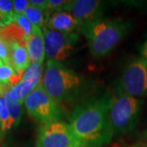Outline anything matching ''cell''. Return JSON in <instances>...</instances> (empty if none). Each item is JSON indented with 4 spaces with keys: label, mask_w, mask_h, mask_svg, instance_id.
<instances>
[{
    "label": "cell",
    "mask_w": 147,
    "mask_h": 147,
    "mask_svg": "<svg viewBox=\"0 0 147 147\" xmlns=\"http://www.w3.org/2000/svg\"><path fill=\"white\" fill-rule=\"evenodd\" d=\"M116 89L136 98L147 96V62L141 57L125 65Z\"/></svg>",
    "instance_id": "8992f818"
},
{
    "label": "cell",
    "mask_w": 147,
    "mask_h": 147,
    "mask_svg": "<svg viewBox=\"0 0 147 147\" xmlns=\"http://www.w3.org/2000/svg\"><path fill=\"white\" fill-rule=\"evenodd\" d=\"M2 147H36L34 146H31V145H24V146H2Z\"/></svg>",
    "instance_id": "d4e9b609"
},
{
    "label": "cell",
    "mask_w": 147,
    "mask_h": 147,
    "mask_svg": "<svg viewBox=\"0 0 147 147\" xmlns=\"http://www.w3.org/2000/svg\"><path fill=\"white\" fill-rule=\"evenodd\" d=\"M9 42L11 49V66L20 76L23 77L25 72L31 65L26 49L17 42Z\"/></svg>",
    "instance_id": "4fadbf2b"
},
{
    "label": "cell",
    "mask_w": 147,
    "mask_h": 147,
    "mask_svg": "<svg viewBox=\"0 0 147 147\" xmlns=\"http://www.w3.org/2000/svg\"><path fill=\"white\" fill-rule=\"evenodd\" d=\"M32 26L24 15L14 14L8 26L0 27V38L7 42H17L25 47L32 31Z\"/></svg>",
    "instance_id": "9c48e42d"
},
{
    "label": "cell",
    "mask_w": 147,
    "mask_h": 147,
    "mask_svg": "<svg viewBox=\"0 0 147 147\" xmlns=\"http://www.w3.org/2000/svg\"><path fill=\"white\" fill-rule=\"evenodd\" d=\"M36 147H87L74 134L69 123L53 121L38 128Z\"/></svg>",
    "instance_id": "52a82bcc"
},
{
    "label": "cell",
    "mask_w": 147,
    "mask_h": 147,
    "mask_svg": "<svg viewBox=\"0 0 147 147\" xmlns=\"http://www.w3.org/2000/svg\"><path fill=\"white\" fill-rule=\"evenodd\" d=\"M45 27L61 33H75L79 30L78 22L69 11H56L52 13L46 22Z\"/></svg>",
    "instance_id": "7c38bea8"
},
{
    "label": "cell",
    "mask_w": 147,
    "mask_h": 147,
    "mask_svg": "<svg viewBox=\"0 0 147 147\" xmlns=\"http://www.w3.org/2000/svg\"><path fill=\"white\" fill-rule=\"evenodd\" d=\"M129 22L119 18H100L80 28L91 54L96 58L103 57L119 43L129 30Z\"/></svg>",
    "instance_id": "7a4b0ae2"
},
{
    "label": "cell",
    "mask_w": 147,
    "mask_h": 147,
    "mask_svg": "<svg viewBox=\"0 0 147 147\" xmlns=\"http://www.w3.org/2000/svg\"><path fill=\"white\" fill-rule=\"evenodd\" d=\"M0 124H1L2 131L4 134L7 131L12 129L8 110L3 96H0Z\"/></svg>",
    "instance_id": "ac0fdd59"
},
{
    "label": "cell",
    "mask_w": 147,
    "mask_h": 147,
    "mask_svg": "<svg viewBox=\"0 0 147 147\" xmlns=\"http://www.w3.org/2000/svg\"><path fill=\"white\" fill-rule=\"evenodd\" d=\"M41 84L47 94L60 103L76 97L83 88L84 81L74 70L61 62L47 61Z\"/></svg>",
    "instance_id": "3957f363"
},
{
    "label": "cell",
    "mask_w": 147,
    "mask_h": 147,
    "mask_svg": "<svg viewBox=\"0 0 147 147\" xmlns=\"http://www.w3.org/2000/svg\"><path fill=\"white\" fill-rule=\"evenodd\" d=\"M142 100L116 89L112 95L109 112L111 129L115 133L129 132L137 126L142 110Z\"/></svg>",
    "instance_id": "277c9868"
},
{
    "label": "cell",
    "mask_w": 147,
    "mask_h": 147,
    "mask_svg": "<svg viewBox=\"0 0 147 147\" xmlns=\"http://www.w3.org/2000/svg\"><path fill=\"white\" fill-rule=\"evenodd\" d=\"M112 95L92 97L74 107L69 125L87 147H102L115 135L109 118Z\"/></svg>",
    "instance_id": "6da1fadb"
},
{
    "label": "cell",
    "mask_w": 147,
    "mask_h": 147,
    "mask_svg": "<svg viewBox=\"0 0 147 147\" xmlns=\"http://www.w3.org/2000/svg\"><path fill=\"white\" fill-rule=\"evenodd\" d=\"M3 137H4V133L2 131L1 124H0V147H2V142H3Z\"/></svg>",
    "instance_id": "cb8c5ba5"
},
{
    "label": "cell",
    "mask_w": 147,
    "mask_h": 147,
    "mask_svg": "<svg viewBox=\"0 0 147 147\" xmlns=\"http://www.w3.org/2000/svg\"><path fill=\"white\" fill-rule=\"evenodd\" d=\"M3 96L5 100L6 105H7V110H8L12 128H15L21 123L22 113H23L21 105L11 97L8 92H6Z\"/></svg>",
    "instance_id": "2e32d148"
},
{
    "label": "cell",
    "mask_w": 147,
    "mask_h": 147,
    "mask_svg": "<svg viewBox=\"0 0 147 147\" xmlns=\"http://www.w3.org/2000/svg\"><path fill=\"white\" fill-rule=\"evenodd\" d=\"M140 55L141 57L147 62V38L142 42L140 47Z\"/></svg>",
    "instance_id": "603a6c76"
},
{
    "label": "cell",
    "mask_w": 147,
    "mask_h": 147,
    "mask_svg": "<svg viewBox=\"0 0 147 147\" xmlns=\"http://www.w3.org/2000/svg\"><path fill=\"white\" fill-rule=\"evenodd\" d=\"M73 1L67 0H47V11L50 13L53 11H68Z\"/></svg>",
    "instance_id": "d6986e66"
},
{
    "label": "cell",
    "mask_w": 147,
    "mask_h": 147,
    "mask_svg": "<svg viewBox=\"0 0 147 147\" xmlns=\"http://www.w3.org/2000/svg\"><path fill=\"white\" fill-rule=\"evenodd\" d=\"M14 11L12 1L0 0V27H5L13 21Z\"/></svg>",
    "instance_id": "e0dca14e"
},
{
    "label": "cell",
    "mask_w": 147,
    "mask_h": 147,
    "mask_svg": "<svg viewBox=\"0 0 147 147\" xmlns=\"http://www.w3.org/2000/svg\"><path fill=\"white\" fill-rule=\"evenodd\" d=\"M44 36L45 54L47 61L61 62L71 55L75 44L79 40V35L75 33H61L47 27L42 28Z\"/></svg>",
    "instance_id": "ba28073f"
},
{
    "label": "cell",
    "mask_w": 147,
    "mask_h": 147,
    "mask_svg": "<svg viewBox=\"0 0 147 147\" xmlns=\"http://www.w3.org/2000/svg\"><path fill=\"white\" fill-rule=\"evenodd\" d=\"M29 4L42 11H47V0H30Z\"/></svg>",
    "instance_id": "7402d4cb"
},
{
    "label": "cell",
    "mask_w": 147,
    "mask_h": 147,
    "mask_svg": "<svg viewBox=\"0 0 147 147\" xmlns=\"http://www.w3.org/2000/svg\"><path fill=\"white\" fill-rule=\"evenodd\" d=\"M3 65V61H2V60L0 59V65Z\"/></svg>",
    "instance_id": "484cf974"
},
{
    "label": "cell",
    "mask_w": 147,
    "mask_h": 147,
    "mask_svg": "<svg viewBox=\"0 0 147 147\" xmlns=\"http://www.w3.org/2000/svg\"><path fill=\"white\" fill-rule=\"evenodd\" d=\"M26 49L31 63L42 65L46 57L44 36L41 28L33 26L32 31L26 42Z\"/></svg>",
    "instance_id": "8fae6325"
},
{
    "label": "cell",
    "mask_w": 147,
    "mask_h": 147,
    "mask_svg": "<svg viewBox=\"0 0 147 147\" xmlns=\"http://www.w3.org/2000/svg\"><path fill=\"white\" fill-rule=\"evenodd\" d=\"M103 10V3L96 0H75L69 12L78 22L80 28L90 22L100 19Z\"/></svg>",
    "instance_id": "30bf717a"
},
{
    "label": "cell",
    "mask_w": 147,
    "mask_h": 147,
    "mask_svg": "<svg viewBox=\"0 0 147 147\" xmlns=\"http://www.w3.org/2000/svg\"><path fill=\"white\" fill-rule=\"evenodd\" d=\"M14 14L23 15L25 10L30 6L28 0H14L12 1Z\"/></svg>",
    "instance_id": "44dd1931"
},
{
    "label": "cell",
    "mask_w": 147,
    "mask_h": 147,
    "mask_svg": "<svg viewBox=\"0 0 147 147\" xmlns=\"http://www.w3.org/2000/svg\"><path fill=\"white\" fill-rule=\"evenodd\" d=\"M24 105L28 115L42 125L60 120L61 116L58 103L47 94L42 84L37 86L27 96Z\"/></svg>",
    "instance_id": "5b68a950"
},
{
    "label": "cell",
    "mask_w": 147,
    "mask_h": 147,
    "mask_svg": "<svg viewBox=\"0 0 147 147\" xmlns=\"http://www.w3.org/2000/svg\"><path fill=\"white\" fill-rule=\"evenodd\" d=\"M23 15L26 16V18L30 21L32 26H35L42 29V27L45 26L51 13L48 11H42L34 7L29 6L25 10Z\"/></svg>",
    "instance_id": "9a60e30c"
},
{
    "label": "cell",
    "mask_w": 147,
    "mask_h": 147,
    "mask_svg": "<svg viewBox=\"0 0 147 147\" xmlns=\"http://www.w3.org/2000/svg\"><path fill=\"white\" fill-rule=\"evenodd\" d=\"M0 59L3 65L11 66L10 42L0 38Z\"/></svg>",
    "instance_id": "ffe728a7"
},
{
    "label": "cell",
    "mask_w": 147,
    "mask_h": 147,
    "mask_svg": "<svg viewBox=\"0 0 147 147\" xmlns=\"http://www.w3.org/2000/svg\"><path fill=\"white\" fill-rule=\"evenodd\" d=\"M22 79L12 67L8 65H0V95L3 96L6 92L19 84Z\"/></svg>",
    "instance_id": "5bb4252c"
}]
</instances>
